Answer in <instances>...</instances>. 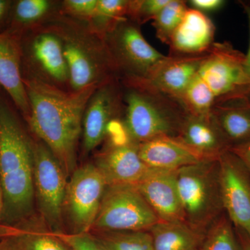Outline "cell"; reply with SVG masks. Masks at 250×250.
I'll list each match as a JSON object with an SVG mask.
<instances>
[{"label":"cell","instance_id":"cell-1","mask_svg":"<svg viewBox=\"0 0 250 250\" xmlns=\"http://www.w3.org/2000/svg\"><path fill=\"white\" fill-rule=\"evenodd\" d=\"M23 82L30 106L28 126L70 177L77 168V146L85 108L100 85L66 91L36 77H23Z\"/></svg>","mask_w":250,"mask_h":250},{"label":"cell","instance_id":"cell-2","mask_svg":"<svg viewBox=\"0 0 250 250\" xmlns=\"http://www.w3.org/2000/svg\"><path fill=\"white\" fill-rule=\"evenodd\" d=\"M0 225L10 226L34 215V146L21 118L0 96Z\"/></svg>","mask_w":250,"mask_h":250},{"label":"cell","instance_id":"cell-3","mask_svg":"<svg viewBox=\"0 0 250 250\" xmlns=\"http://www.w3.org/2000/svg\"><path fill=\"white\" fill-rule=\"evenodd\" d=\"M245 59L230 42H215L180 99L188 113L209 116L216 104L250 95Z\"/></svg>","mask_w":250,"mask_h":250},{"label":"cell","instance_id":"cell-4","mask_svg":"<svg viewBox=\"0 0 250 250\" xmlns=\"http://www.w3.org/2000/svg\"><path fill=\"white\" fill-rule=\"evenodd\" d=\"M123 123L130 137L140 143L170 136L176 138L188 113L182 104L153 87L143 79L121 80Z\"/></svg>","mask_w":250,"mask_h":250},{"label":"cell","instance_id":"cell-5","mask_svg":"<svg viewBox=\"0 0 250 250\" xmlns=\"http://www.w3.org/2000/svg\"><path fill=\"white\" fill-rule=\"evenodd\" d=\"M62 42L72 90L78 91L120 78L104 41L90 29L81 31L72 24L51 26Z\"/></svg>","mask_w":250,"mask_h":250},{"label":"cell","instance_id":"cell-6","mask_svg":"<svg viewBox=\"0 0 250 250\" xmlns=\"http://www.w3.org/2000/svg\"><path fill=\"white\" fill-rule=\"evenodd\" d=\"M177 186L186 222L205 236L224 213L218 159L202 160L177 170Z\"/></svg>","mask_w":250,"mask_h":250},{"label":"cell","instance_id":"cell-7","mask_svg":"<svg viewBox=\"0 0 250 250\" xmlns=\"http://www.w3.org/2000/svg\"><path fill=\"white\" fill-rule=\"evenodd\" d=\"M159 221L136 186L113 184L106 187L90 231H149Z\"/></svg>","mask_w":250,"mask_h":250},{"label":"cell","instance_id":"cell-8","mask_svg":"<svg viewBox=\"0 0 250 250\" xmlns=\"http://www.w3.org/2000/svg\"><path fill=\"white\" fill-rule=\"evenodd\" d=\"M33 146L35 203L41 219L52 232H65L63 202L68 177L43 143L33 138Z\"/></svg>","mask_w":250,"mask_h":250},{"label":"cell","instance_id":"cell-9","mask_svg":"<svg viewBox=\"0 0 250 250\" xmlns=\"http://www.w3.org/2000/svg\"><path fill=\"white\" fill-rule=\"evenodd\" d=\"M105 44L120 79H147L166 56L151 45L129 18L105 36Z\"/></svg>","mask_w":250,"mask_h":250},{"label":"cell","instance_id":"cell-10","mask_svg":"<svg viewBox=\"0 0 250 250\" xmlns=\"http://www.w3.org/2000/svg\"><path fill=\"white\" fill-rule=\"evenodd\" d=\"M108 184L95 164L77 167L67 182L63 202L70 233L91 231Z\"/></svg>","mask_w":250,"mask_h":250},{"label":"cell","instance_id":"cell-11","mask_svg":"<svg viewBox=\"0 0 250 250\" xmlns=\"http://www.w3.org/2000/svg\"><path fill=\"white\" fill-rule=\"evenodd\" d=\"M224 209L235 228L250 237V173L231 150L218 158Z\"/></svg>","mask_w":250,"mask_h":250},{"label":"cell","instance_id":"cell-12","mask_svg":"<svg viewBox=\"0 0 250 250\" xmlns=\"http://www.w3.org/2000/svg\"><path fill=\"white\" fill-rule=\"evenodd\" d=\"M124 114L121 79L108 81L93 94L83 115V147L88 154L100 144L107 134L108 126Z\"/></svg>","mask_w":250,"mask_h":250},{"label":"cell","instance_id":"cell-13","mask_svg":"<svg viewBox=\"0 0 250 250\" xmlns=\"http://www.w3.org/2000/svg\"><path fill=\"white\" fill-rule=\"evenodd\" d=\"M19 36L22 52V65L32 66L41 74L40 80L60 87L65 82H70L68 68L62 42L58 36L51 30L36 32L28 39ZM24 76V75H23Z\"/></svg>","mask_w":250,"mask_h":250},{"label":"cell","instance_id":"cell-14","mask_svg":"<svg viewBox=\"0 0 250 250\" xmlns=\"http://www.w3.org/2000/svg\"><path fill=\"white\" fill-rule=\"evenodd\" d=\"M139 146L130 136L110 138L95 164L108 185H136L152 170L140 158Z\"/></svg>","mask_w":250,"mask_h":250},{"label":"cell","instance_id":"cell-15","mask_svg":"<svg viewBox=\"0 0 250 250\" xmlns=\"http://www.w3.org/2000/svg\"><path fill=\"white\" fill-rule=\"evenodd\" d=\"M135 186L159 221L187 223L177 186V170L152 169Z\"/></svg>","mask_w":250,"mask_h":250},{"label":"cell","instance_id":"cell-16","mask_svg":"<svg viewBox=\"0 0 250 250\" xmlns=\"http://www.w3.org/2000/svg\"><path fill=\"white\" fill-rule=\"evenodd\" d=\"M0 86L12 100L24 121L30 115V106L23 82L22 52L17 34H0Z\"/></svg>","mask_w":250,"mask_h":250},{"label":"cell","instance_id":"cell-17","mask_svg":"<svg viewBox=\"0 0 250 250\" xmlns=\"http://www.w3.org/2000/svg\"><path fill=\"white\" fill-rule=\"evenodd\" d=\"M214 24L205 13L189 9L167 45L170 56H197L209 52L215 43Z\"/></svg>","mask_w":250,"mask_h":250},{"label":"cell","instance_id":"cell-18","mask_svg":"<svg viewBox=\"0 0 250 250\" xmlns=\"http://www.w3.org/2000/svg\"><path fill=\"white\" fill-rule=\"evenodd\" d=\"M176 139L202 160L218 159L230 149L216 123L209 116L188 114Z\"/></svg>","mask_w":250,"mask_h":250},{"label":"cell","instance_id":"cell-19","mask_svg":"<svg viewBox=\"0 0 250 250\" xmlns=\"http://www.w3.org/2000/svg\"><path fill=\"white\" fill-rule=\"evenodd\" d=\"M207 54L197 56H166L150 75L143 80L159 91L180 102Z\"/></svg>","mask_w":250,"mask_h":250},{"label":"cell","instance_id":"cell-20","mask_svg":"<svg viewBox=\"0 0 250 250\" xmlns=\"http://www.w3.org/2000/svg\"><path fill=\"white\" fill-rule=\"evenodd\" d=\"M0 243L5 250H72L34 215L16 225H0Z\"/></svg>","mask_w":250,"mask_h":250},{"label":"cell","instance_id":"cell-21","mask_svg":"<svg viewBox=\"0 0 250 250\" xmlns=\"http://www.w3.org/2000/svg\"><path fill=\"white\" fill-rule=\"evenodd\" d=\"M139 154L147 167L162 170H178L202 161L176 138L160 136L140 143Z\"/></svg>","mask_w":250,"mask_h":250},{"label":"cell","instance_id":"cell-22","mask_svg":"<svg viewBox=\"0 0 250 250\" xmlns=\"http://www.w3.org/2000/svg\"><path fill=\"white\" fill-rule=\"evenodd\" d=\"M210 115L230 149L250 143V95L216 104Z\"/></svg>","mask_w":250,"mask_h":250},{"label":"cell","instance_id":"cell-23","mask_svg":"<svg viewBox=\"0 0 250 250\" xmlns=\"http://www.w3.org/2000/svg\"><path fill=\"white\" fill-rule=\"evenodd\" d=\"M154 250H197L205 236L186 223L159 221L149 229Z\"/></svg>","mask_w":250,"mask_h":250},{"label":"cell","instance_id":"cell-24","mask_svg":"<svg viewBox=\"0 0 250 250\" xmlns=\"http://www.w3.org/2000/svg\"><path fill=\"white\" fill-rule=\"evenodd\" d=\"M103 250H154L149 231H90Z\"/></svg>","mask_w":250,"mask_h":250},{"label":"cell","instance_id":"cell-25","mask_svg":"<svg viewBox=\"0 0 250 250\" xmlns=\"http://www.w3.org/2000/svg\"><path fill=\"white\" fill-rule=\"evenodd\" d=\"M129 3L126 0H98L95 16L89 22L90 30L104 40L120 22L128 18Z\"/></svg>","mask_w":250,"mask_h":250},{"label":"cell","instance_id":"cell-26","mask_svg":"<svg viewBox=\"0 0 250 250\" xmlns=\"http://www.w3.org/2000/svg\"><path fill=\"white\" fill-rule=\"evenodd\" d=\"M202 250H243L233 223L224 213L206 233Z\"/></svg>","mask_w":250,"mask_h":250},{"label":"cell","instance_id":"cell-27","mask_svg":"<svg viewBox=\"0 0 250 250\" xmlns=\"http://www.w3.org/2000/svg\"><path fill=\"white\" fill-rule=\"evenodd\" d=\"M188 7L187 1L170 0L152 20V26L155 29L158 39L167 45L174 31L182 22Z\"/></svg>","mask_w":250,"mask_h":250},{"label":"cell","instance_id":"cell-28","mask_svg":"<svg viewBox=\"0 0 250 250\" xmlns=\"http://www.w3.org/2000/svg\"><path fill=\"white\" fill-rule=\"evenodd\" d=\"M51 1L47 0H20L14 5L13 11L12 29L16 33L22 27L34 24L42 19L51 8Z\"/></svg>","mask_w":250,"mask_h":250},{"label":"cell","instance_id":"cell-29","mask_svg":"<svg viewBox=\"0 0 250 250\" xmlns=\"http://www.w3.org/2000/svg\"><path fill=\"white\" fill-rule=\"evenodd\" d=\"M170 0H133L129 1L128 18L141 26L150 20L166 6Z\"/></svg>","mask_w":250,"mask_h":250},{"label":"cell","instance_id":"cell-30","mask_svg":"<svg viewBox=\"0 0 250 250\" xmlns=\"http://www.w3.org/2000/svg\"><path fill=\"white\" fill-rule=\"evenodd\" d=\"M98 0H66L62 3L65 14L90 22L95 16Z\"/></svg>","mask_w":250,"mask_h":250},{"label":"cell","instance_id":"cell-31","mask_svg":"<svg viewBox=\"0 0 250 250\" xmlns=\"http://www.w3.org/2000/svg\"><path fill=\"white\" fill-rule=\"evenodd\" d=\"M54 233L72 250H103L90 232L81 234L67 232Z\"/></svg>","mask_w":250,"mask_h":250},{"label":"cell","instance_id":"cell-32","mask_svg":"<svg viewBox=\"0 0 250 250\" xmlns=\"http://www.w3.org/2000/svg\"><path fill=\"white\" fill-rule=\"evenodd\" d=\"M192 9H196L201 12H210L221 9L225 4L223 0H190L188 1Z\"/></svg>","mask_w":250,"mask_h":250},{"label":"cell","instance_id":"cell-33","mask_svg":"<svg viewBox=\"0 0 250 250\" xmlns=\"http://www.w3.org/2000/svg\"><path fill=\"white\" fill-rule=\"evenodd\" d=\"M229 150L234 153L241 159L250 173V143L231 148Z\"/></svg>","mask_w":250,"mask_h":250},{"label":"cell","instance_id":"cell-34","mask_svg":"<svg viewBox=\"0 0 250 250\" xmlns=\"http://www.w3.org/2000/svg\"><path fill=\"white\" fill-rule=\"evenodd\" d=\"M241 5L243 6L247 17H248V23H249L250 44L249 48H248V52L246 54V59H245V69H246L248 77L250 78V5L243 2H241Z\"/></svg>","mask_w":250,"mask_h":250},{"label":"cell","instance_id":"cell-35","mask_svg":"<svg viewBox=\"0 0 250 250\" xmlns=\"http://www.w3.org/2000/svg\"><path fill=\"white\" fill-rule=\"evenodd\" d=\"M235 229H236L237 235L241 242L243 250H250V237L241 230L236 228H235Z\"/></svg>","mask_w":250,"mask_h":250},{"label":"cell","instance_id":"cell-36","mask_svg":"<svg viewBox=\"0 0 250 250\" xmlns=\"http://www.w3.org/2000/svg\"><path fill=\"white\" fill-rule=\"evenodd\" d=\"M11 1L0 0V22L4 19L11 9Z\"/></svg>","mask_w":250,"mask_h":250},{"label":"cell","instance_id":"cell-37","mask_svg":"<svg viewBox=\"0 0 250 250\" xmlns=\"http://www.w3.org/2000/svg\"><path fill=\"white\" fill-rule=\"evenodd\" d=\"M3 200L2 192H1V186H0V218H1V211H2Z\"/></svg>","mask_w":250,"mask_h":250},{"label":"cell","instance_id":"cell-38","mask_svg":"<svg viewBox=\"0 0 250 250\" xmlns=\"http://www.w3.org/2000/svg\"><path fill=\"white\" fill-rule=\"evenodd\" d=\"M0 250H5L4 247H3L1 243H0Z\"/></svg>","mask_w":250,"mask_h":250},{"label":"cell","instance_id":"cell-39","mask_svg":"<svg viewBox=\"0 0 250 250\" xmlns=\"http://www.w3.org/2000/svg\"><path fill=\"white\" fill-rule=\"evenodd\" d=\"M201 250V248H200V249H199V250Z\"/></svg>","mask_w":250,"mask_h":250}]
</instances>
